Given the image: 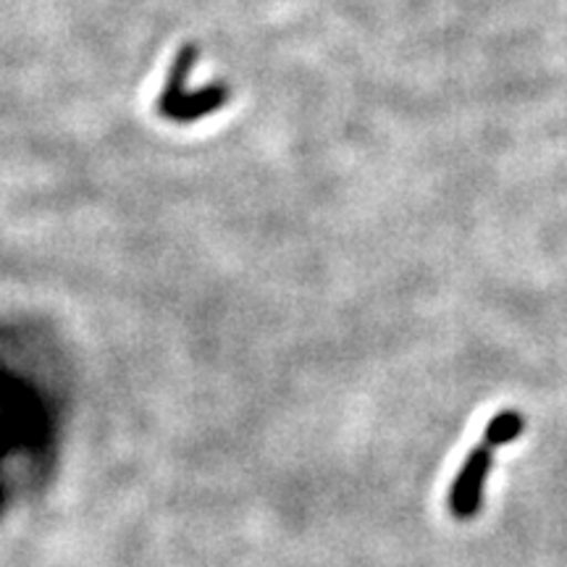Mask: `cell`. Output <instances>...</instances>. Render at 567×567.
<instances>
[{"mask_svg": "<svg viewBox=\"0 0 567 567\" xmlns=\"http://www.w3.org/2000/svg\"><path fill=\"white\" fill-rule=\"evenodd\" d=\"M494 463V446L481 442L471 455L465 457L463 467H460L455 484L450 492V509L460 520H471L478 515L481 499H484L486 478L492 473Z\"/></svg>", "mask_w": 567, "mask_h": 567, "instance_id": "cell-1", "label": "cell"}, {"mask_svg": "<svg viewBox=\"0 0 567 567\" xmlns=\"http://www.w3.org/2000/svg\"><path fill=\"white\" fill-rule=\"evenodd\" d=\"M197 61V48L195 45H184L179 55H176L172 74H168L166 87H163V95L158 97V113L161 116H174V111L179 109V103L184 101V84H187L189 74H193V66Z\"/></svg>", "mask_w": 567, "mask_h": 567, "instance_id": "cell-2", "label": "cell"}, {"mask_svg": "<svg viewBox=\"0 0 567 567\" xmlns=\"http://www.w3.org/2000/svg\"><path fill=\"white\" fill-rule=\"evenodd\" d=\"M226 97H229V90L224 84H213V87H205L195 95H184L179 109L174 111V122H195V118L205 116V113L218 111L224 105Z\"/></svg>", "mask_w": 567, "mask_h": 567, "instance_id": "cell-3", "label": "cell"}, {"mask_svg": "<svg viewBox=\"0 0 567 567\" xmlns=\"http://www.w3.org/2000/svg\"><path fill=\"white\" fill-rule=\"evenodd\" d=\"M523 431H526V417H523V413H517V410H502V413H496L492 421H488L481 442L496 450V446L515 442Z\"/></svg>", "mask_w": 567, "mask_h": 567, "instance_id": "cell-4", "label": "cell"}]
</instances>
